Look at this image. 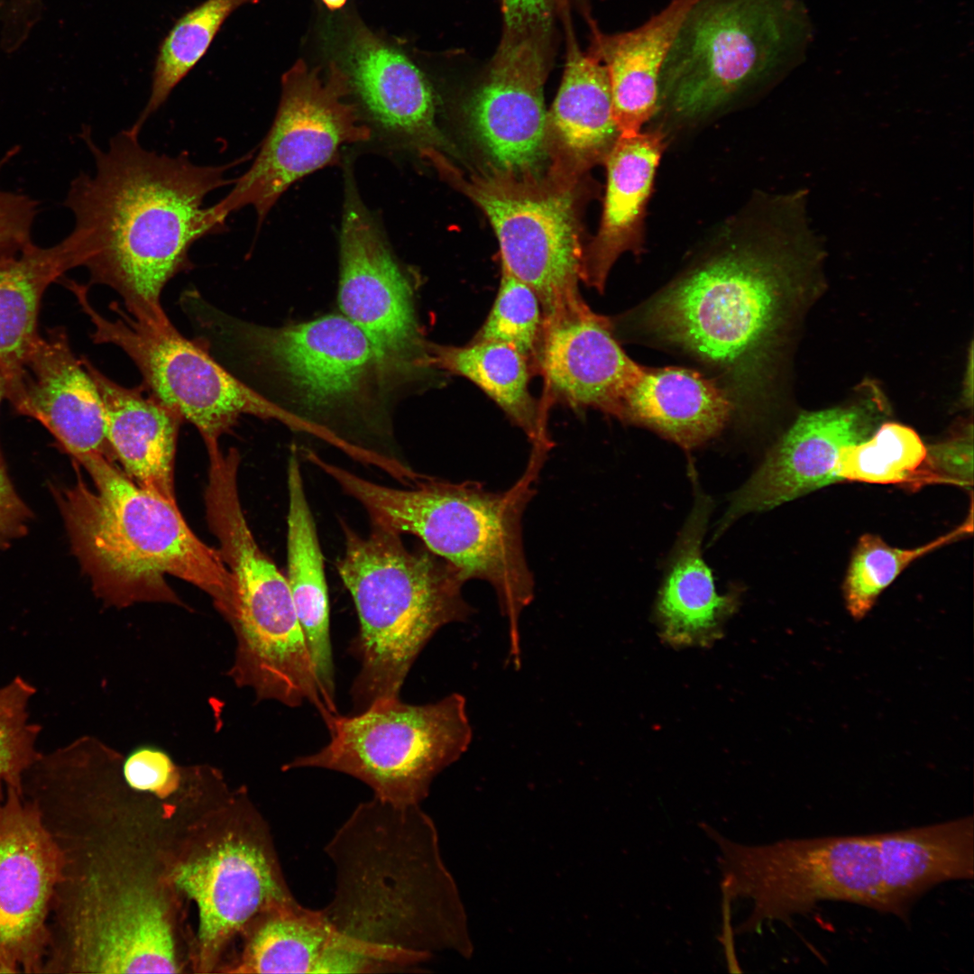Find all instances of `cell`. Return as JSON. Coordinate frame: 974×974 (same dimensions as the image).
Listing matches in <instances>:
<instances>
[{
	"instance_id": "2",
	"label": "cell",
	"mask_w": 974,
	"mask_h": 974,
	"mask_svg": "<svg viewBox=\"0 0 974 974\" xmlns=\"http://www.w3.org/2000/svg\"><path fill=\"white\" fill-rule=\"evenodd\" d=\"M80 137L96 165L70 183L64 206L75 218L70 232L78 267H86L90 284L115 289L124 309L147 323L170 321L161 304L164 286L188 269V252L198 239L225 230L226 221L207 196L234 183L226 177L236 160L197 165L187 153L177 156L146 150L130 129L110 139L106 149Z\"/></svg>"
},
{
	"instance_id": "15",
	"label": "cell",
	"mask_w": 974,
	"mask_h": 974,
	"mask_svg": "<svg viewBox=\"0 0 974 974\" xmlns=\"http://www.w3.org/2000/svg\"><path fill=\"white\" fill-rule=\"evenodd\" d=\"M339 235L338 305L368 338L393 391L436 371L416 315L413 289L353 181Z\"/></svg>"
},
{
	"instance_id": "6",
	"label": "cell",
	"mask_w": 974,
	"mask_h": 974,
	"mask_svg": "<svg viewBox=\"0 0 974 974\" xmlns=\"http://www.w3.org/2000/svg\"><path fill=\"white\" fill-rule=\"evenodd\" d=\"M189 315L236 349L273 389L274 402L312 436L361 463L388 466V457L366 442L391 436L388 408L394 391L368 338L347 317L329 314L265 326L228 317L200 296Z\"/></svg>"
},
{
	"instance_id": "18",
	"label": "cell",
	"mask_w": 974,
	"mask_h": 974,
	"mask_svg": "<svg viewBox=\"0 0 974 974\" xmlns=\"http://www.w3.org/2000/svg\"><path fill=\"white\" fill-rule=\"evenodd\" d=\"M174 881L198 905V938L206 954L253 920L299 904L270 836L255 821L243 834L180 865Z\"/></svg>"
},
{
	"instance_id": "19",
	"label": "cell",
	"mask_w": 974,
	"mask_h": 974,
	"mask_svg": "<svg viewBox=\"0 0 974 974\" xmlns=\"http://www.w3.org/2000/svg\"><path fill=\"white\" fill-rule=\"evenodd\" d=\"M869 433V424L857 410L802 414L734 492L717 533L747 513L773 509L836 482L840 450L866 440Z\"/></svg>"
},
{
	"instance_id": "21",
	"label": "cell",
	"mask_w": 974,
	"mask_h": 974,
	"mask_svg": "<svg viewBox=\"0 0 974 974\" xmlns=\"http://www.w3.org/2000/svg\"><path fill=\"white\" fill-rule=\"evenodd\" d=\"M26 371L22 415L40 421L75 461L110 453L100 394L63 327L40 336Z\"/></svg>"
},
{
	"instance_id": "11",
	"label": "cell",
	"mask_w": 974,
	"mask_h": 974,
	"mask_svg": "<svg viewBox=\"0 0 974 974\" xmlns=\"http://www.w3.org/2000/svg\"><path fill=\"white\" fill-rule=\"evenodd\" d=\"M437 173L466 195L489 219L500 245L502 269L537 294L543 324L586 309L581 296L583 249L574 181L551 173L539 177L465 174L446 157Z\"/></svg>"
},
{
	"instance_id": "1",
	"label": "cell",
	"mask_w": 974,
	"mask_h": 974,
	"mask_svg": "<svg viewBox=\"0 0 974 974\" xmlns=\"http://www.w3.org/2000/svg\"><path fill=\"white\" fill-rule=\"evenodd\" d=\"M802 191L754 195L685 268L625 318L640 338L703 364L750 425L784 320L795 250L811 237Z\"/></svg>"
},
{
	"instance_id": "28",
	"label": "cell",
	"mask_w": 974,
	"mask_h": 974,
	"mask_svg": "<svg viewBox=\"0 0 974 974\" xmlns=\"http://www.w3.org/2000/svg\"><path fill=\"white\" fill-rule=\"evenodd\" d=\"M287 581L315 667L320 694L335 712L329 601L323 554L308 505L297 450L288 462Z\"/></svg>"
},
{
	"instance_id": "26",
	"label": "cell",
	"mask_w": 974,
	"mask_h": 974,
	"mask_svg": "<svg viewBox=\"0 0 974 974\" xmlns=\"http://www.w3.org/2000/svg\"><path fill=\"white\" fill-rule=\"evenodd\" d=\"M698 0H670L635 29L604 34L593 28L591 49L606 68L620 134H632L656 117L663 64L691 7Z\"/></svg>"
},
{
	"instance_id": "5",
	"label": "cell",
	"mask_w": 974,
	"mask_h": 974,
	"mask_svg": "<svg viewBox=\"0 0 974 974\" xmlns=\"http://www.w3.org/2000/svg\"><path fill=\"white\" fill-rule=\"evenodd\" d=\"M110 454L76 461V483L57 492L71 548L106 605L181 601L166 581L175 576L207 593L225 618L234 578L220 553L190 529L177 503L140 486Z\"/></svg>"
},
{
	"instance_id": "25",
	"label": "cell",
	"mask_w": 974,
	"mask_h": 974,
	"mask_svg": "<svg viewBox=\"0 0 974 974\" xmlns=\"http://www.w3.org/2000/svg\"><path fill=\"white\" fill-rule=\"evenodd\" d=\"M100 394L106 438L124 472L140 486L176 503L174 456L178 429L183 420L175 409L142 386L125 388L81 359Z\"/></svg>"
},
{
	"instance_id": "30",
	"label": "cell",
	"mask_w": 974,
	"mask_h": 974,
	"mask_svg": "<svg viewBox=\"0 0 974 974\" xmlns=\"http://www.w3.org/2000/svg\"><path fill=\"white\" fill-rule=\"evenodd\" d=\"M237 971L246 973H372L353 943L320 910L299 903L256 921Z\"/></svg>"
},
{
	"instance_id": "43",
	"label": "cell",
	"mask_w": 974,
	"mask_h": 974,
	"mask_svg": "<svg viewBox=\"0 0 974 974\" xmlns=\"http://www.w3.org/2000/svg\"><path fill=\"white\" fill-rule=\"evenodd\" d=\"M3 399H5V382H4L3 377L0 374V403H1ZM0 458H2L1 451H0Z\"/></svg>"
},
{
	"instance_id": "27",
	"label": "cell",
	"mask_w": 974,
	"mask_h": 974,
	"mask_svg": "<svg viewBox=\"0 0 974 974\" xmlns=\"http://www.w3.org/2000/svg\"><path fill=\"white\" fill-rule=\"evenodd\" d=\"M78 267L69 235L41 247L33 243L0 260V374L5 399L22 415L25 400L26 363L40 338L38 314L46 289Z\"/></svg>"
},
{
	"instance_id": "17",
	"label": "cell",
	"mask_w": 974,
	"mask_h": 974,
	"mask_svg": "<svg viewBox=\"0 0 974 974\" xmlns=\"http://www.w3.org/2000/svg\"><path fill=\"white\" fill-rule=\"evenodd\" d=\"M61 857L36 807L0 790V973H42Z\"/></svg>"
},
{
	"instance_id": "9",
	"label": "cell",
	"mask_w": 974,
	"mask_h": 974,
	"mask_svg": "<svg viewBox=\"0 0 974 974\" xmlns=\"http://www.w3.org/2000/svg\"><path fill=\"white\" fill-rule=\"evenodd\" d=\"M808 38L799 0H698L662 67L656 128L667 138L758 94L795 67Z\"/></svg>"
},
{
	"instance_id": "35",
	"label": "cell",
	"mask_w": 974,
	"mask_h": 974,
	"mask_svg": "<svg viewBox=\"0 0 974 974\" xmlns=\"http://www.w3.org/2000/svg\"><path fill=\"white\" fill-rule=\"evenodd\" d=\"M543 333V313L534 290L508 271H501L496 299L473 340L508 344L537 363Z\"/></svg>"
},
{
	"instance_id": "40",
	"label": "cell",
	"mask_w": 974,
	"mask_h": 974,
	"mask_svg": "<svg viewBox=\"0 0 974 974\" xmlns=\"http://www.w3.org/2000/svg\"><path fill=\"white\" fill-rule=\"evenodd\" d=\"M31 511L16 492L0 458V547L27 532Z\"/></svg>"
},
{
	"instance_id": "34",
	"label": "cell",
	"mask_w": 974,
	"mask_h": 974,
	"mask_svg": "<svg viewBox=\"0 0 974 974\" xmlns=\"http://www.w3.org/2000/svg\"><path fill=\"white\" fill-rule=\"evenodd\" d=\"M972 520L971 513L969 519L953 531L913 549L893 547L878 535L861 536L852 551L843 583L849 613L856 620L864 618L880 593L905 568L923 555L971 532Z\"/></svg>"
},
{
	"instance_id": "8",
	"label": "cell",
	"mask_w": 974,
	"mask_h": 974,
	"mask_svg": "<svg viewBox=\"0 0 974 974\" xmlns=\"http://www.w3.org/2000/svg\"><path fill=\"white\" fill-rule=\"evenodd\" d=\"M345 552L338 574L352 596L361 668L351 689L357 712L400 699L414 661L444 626L467 620L473 609L465 581L426 547L408 549L400 533L372 524L363 537L342 522Z\"/></svg>"
},
{
	"instance_id": "4",
	"label": "cell",
	"mask_w": 974,
	"mask_h": 974,
	"mask_svg": "<svg viewBox=\"0 0 974 974\" xmlns=\"http://www.w3.org/2000/svg\"><path fill=\"white\" fill-rule=\"evenodd\" d=\"M325 851L336 885L320 911L385 972L418 971L439 951L471 956L464 908L419 804L361 803Z\"/></svg>"
},
{
	"instance_id": "23",
	"label": "cell",
	"mask_w": 974,
	"mask_h": 974,
	"mask_svg": "<svg viewBox=\"0 0 974 974\" xmlns=\"http://www.w3.org/2000/svg\"><path fill=\"white\" fill-rule=\"evenodd\" d=\"M657 128L620 134L604 162L607 186L599 230L583 250L582 280L602 291L609 272L624 253L644 244L646 210L666 144Z\"/></svg>"
},
{
	"instance_id": "29",
	"label": "cell",
	"mask_w": 974,
	"mask_h": 974,
	"mask_svg": "<svg viewBox=\"0 0 974 974\" xmlns=\"http://www.w3.org/2000/svg\"><path fill=\"white\" fill-rule=\"evenodd\" d=\"M712 509L699 492L670 559L659 591L657 612L664 640L676 646H707L720 635V624L735 608V598L715 590L702 555Z\"/></svg>"
},
{
	"instance_id": "39",
	"label": "cell",
	"mask_w": 974,
	"mask_h": 974,
	"mask_svg": "<svg viewBox=\"0 0 974 974\" xmlns=\"http://www.w3.org/2000/svg\"><path fill=\"white\" fill-rule=\"evenodd\" d=\"M123 772L130 786L142 791L166 792L177 781V770L170 756L149 745L130 752L124 761Z\"/></svg>"
},
{
	"instance_id": "37",
	"label": "cell",
	"mask_w": 974,
	"mask_h": 974,
	"mask_svg": "<svg viewBox=\"0 0 974 974\" xmlns=\"http://www.w3.org/2000/svg\"><path fill=\"white\" fill-rule=\"evenodd\" d=\"M952 483L964 488L973 484L972 428L944 442L926 447V456L907 489L926 484Z\"/></svg>"
},
{
	"instance_id": "14",
	"label": "cell",
	"mask_w": 974,
	"mask_h": 974,
	"mask_svg": "<svg viewBox=\"0 0 974 974\" xmlns=\"http://www.w3.org/2000/svg\"><path fill=\"white\" fill-rule=\"evenodd\" d=\"M351 93L347 75L335 63L324 74L298 60L281 78L278 110L253 164L213 205L217 216L226 221L253 207L260 225L292 184L331 164L345 145L368 141L372 130Z\"/></svg>"
},
{
	"instance_id": "12",
	"label": "cell",
	"mask_w": 974,
	"mask_h": 974,
	"mask_svg": "<svg viewBox=\"0 0 974 974\" xmlns=\"http://www.w3.org/2000/svg\"><path fill=\"white\" fill-rule=\"evenodd\" d=\"M42 973L178 972L167 909L136 881L100 866L61 876Z\"/></svg>"
},
{
	"instance_id": "32",
	"label": "cell",
	"mask_w": 974,
	"mask_h": 974,
	"mask_svg": "<svg viewBox=\"0 0 974 974\" xmlns=\"http://www.w3.org/2000/svg\"><path fill=\"white\" fill-rule=\"evenodd\" d=\"M258 0H206L184 14L163 39L152 73L151 94L136 122L139 134L148 118L204 56L225 19L244 4Z\"/></svg>"
},
{
	"instance_id": "24",
	"label": "cell",
	"mask_w": 974,
	"mask_h": 974,
	"mask_svg": "<svg viewBox=\"0 0 974 974\" xmlns=\"http://www.w3.org/2000/svg\"><path fill=\"white\" fill-rule=\"evenodd\" d=\"M547 115L550 171L568 179L604 162L620 135L606 68L593 51H581L569 23L564 75Z\"/></svg>"
},
{
	"instance_id": "7",
	"label": "cell",
	"mask_w": 974,
	"mask_h": 974,
	"mask_svg": "<svg viewBox=\"0 0 974 974\" xmlns=\"http://www.w3.org/2000/svg\"><path fill=\"white\" fill-rule=\"evenodd\" d=\"M541 458L510 490L493 492L475 482H450L429 476L409 490L380 485L322 459L312 464L366 510L372 524L409 533L451 565L466 582L480 579L496 593L508 620L509 658L521 665L519 618L534 599V577L522 540V515Z\"/></svg>"
},
{
	"instance_id": "3",
	"label": "cell",
	"mask_w": 974,
	"mask_h": 974,
	"mask_svg": "<svg viewBox=\"0 0 974 974\" xmlns=\"http://www.w3.org/2000/svg\"><path fill=\"white\" fill-rule=\"evenodd\" d=\"M721 891L750 897L753 910L736 933L765 922L787 923L822 901H843L907 922L917 900L935 886L974 875L973 816L896 832L787 839L746 846L716 830Z\"/></svg>"
},
{
	"instance_id": "10",
	"label": "cell",
	"mask_w": 974,
	"mask_h": 974,
	"mask_svg": "<svg viewBox=\"0 0 974 974\" xmlns=\"http://www.w3.org/2000/svg\"><path fill=\"white\" fill-rule=\"evenodd\" d=\"M322 719L328 743L292 759L284 769L345 773L370 786L373 797L396 805L419 804L435 777L456 762L473 740L466 699L458 693L427 704L398 699L353 715L327 712Z\"/></svg>"
},
{
	"instance_id": "38",
	"label": "cell",
	"mask_w": 974,
	"mask_h": 974,
	"mask_svg": "<svg viewBox=\"0 0 974 974\" xmlns=\"http://www.w3.org/2000/svg\"><path fill=\"white\" fill-rule=\"evenodd\" d=\"M18 152V146H14L0 158V173ZM38 211V202L30 196L0 188V260L32 243V230Z\"/></svg>"
},
{
	"instance_id": "31",
	"label": "cell",
	"mask_w": 974,
	"mask_h": 974,
	"mask_svg": "<svg viewBox=\"0 0 974 974\" xmlns=\"http://www.w3.org/2000/svg\"><path fill=\"white\" fill-rule=\"evenodd\" d=\"M429 365L477 385L520 427L539 451L549 447L544 412L529 391V360L511 345L474 341L453 346L428 344Z\"/></svg>"
},
{
	"instance_id": "20",
	"label": "cell",
	"mask_w": 974,
	"mask_h": 974,
	"mask_svg": "<svg viewBox=\"0 0 974 974\" xmlns=\"http://www.w3.org/2000/svg\"><path fill=\"white\" fill-rule=\"evenodd\" d=\"M345 52L352 92L381 130L428 163L449 151L432 88L409 57L365 27L354 32Z\"/></svg>"
},
{
	"instance_id": "36",
	"label": "cell",
	"mask_w": 974,
	"mask_h": 974,
	"mask_svg": "<svg viewBox=\"0 0 974 974\" xmlns=\"http://www.w3.org/2000/svg\"><path fill=\"white\" fill-rule=\"evenodd\" d=\"M35 693L21 676L0 687V790H23L25 773L41 754L36 749L41 727L29 721L28 705Z\"/></svg>"
},
{
	"instance_id": "42",
	"label": "cell",
	"mask_w": 974,
	"mask_h": 974,
	"mask_svg": "<svg viewBox=\"0 0 974 974\" xmlns=\"http://www.w3.org/2000/svg\"><path fill=\"white\" fill-rule=\"evenodd\" d=\"M327 8L330 10H337L342 8L347 0H322Z\"/></svg>"
},
{
	"instance_id": "16",
	"label": "cell",
	"mask_w": 974,
	"mask_h": 974,
	"mask_svg": "<svg viewBox=\"0 0 974 974\" xmlns=\"http://www.w3.org/2000/svg\"><path fill=\"white\" fill-rule=\"evenodd\" d=\"M547 28L506 30L484 80L469 99L471 131L496 172L538 177L549 154L543 97Z\"/></svg>"
},
{
	"instance_id": "41",
	"label": "cell",
	"mask_w": 974,
	"mask_h": 974,
	"mask_svg": "<svg viewBox=\"0 0 974 974\" xmlns=\"http://www.w3.org/2000/svg\"><path fill=\"white\" fill-rule=\"evenodd\" d=\"M556 0H501L506 30L522 31L549 24Z\"/></svg>"
},
{
	"instance_id": "33",
	"label": "cell",
	"mask_w": 974,
	"mask_h": 974,
	"mask_svg": "<svg viewBox=\"0 0 974 974\" xmlns=\"http://www.w3.org/2000/svg\"><path fill=\"white\" fill-rule=\"evenodd\" d=\"M926 456V446L909 427L887 422L866 440L842 447L834 468L837 482L908 487Z\"/></svg>"
},
{
	"instance_id": "22",
	"label": "cell",
	"mask_w": 974,
	"mask_h": 974,
	"mask_svg": "<svg viewBox=\"0 0 974 974\" xmlns=\"http://www.w3.org/2000/svg\"><path fill=\"white\" fill-rule=\"evenodd\" d=\"M636 363L619 345L611 322L590 308L543 325L536 368L549 392L574 409L606 413Z\"/></svg>"
},
{
	"instance_id": "13",
	"label": "cell",
	"mask_w": 974,
	"mask_h": 974,
	"mask_svg": "<svg viewBox=\"0 0 974 974\" xmlns=\"http://www.w3.org/2000/svg\"><path fill=\"white\" fill-rule=\"evenodd\" d=\"M61 281L89 317L94 343L121 348L141 372L142 387L192 423L205 444L218 442L244 415L303 431L298 418L215 361L202 339L184 337L171 322L155 325L134 317L117 302L110 305L116 317L107 319L89 302L87 286L65 278Z\"/></svg>"
}]
</instances>
